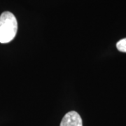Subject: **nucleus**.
I'll return each mask as SVG.
<instances>
[{
	"label": "nucleus",
	"mask_w": 126,
	"mask_h": 126,
	"mask_svg": "<svg viewBox=\"0 0 126 126\" xmlns=\"http://www.w3.org/2000/svg\"><path fill=\"white\" fill-rule=\"evenodd\" d=\"M18 31V22L12 13L5 11L0 16V43L6 44L14 39Z\"/></svg>",
	"instance_id": "nucleus-1"
},
{
	"label": "nucleus",
	"mask_w": 126,
	"mask_h": 126,
	"mask_svg": "<svg viewBox=\"0 0 126 126\" xmlns=\"http://www.w3.org/2000/svg\"><path fill=\"white\" fill-rule=\"evenodd\" d=\"M60 126H83V122L80 115L77 111H72L64 115Z\"/></svg>",
	"instance_id": "nucleus-2"
},
{
	"label": "nucleus",
	"mask_w": 126,
	"mask_h": 126,
	"mask_svg": "<svg viewBox=\"0 0 126 126\" xmlns=\"http://www.w3.org/2000/svg\"><path fill=\"white\" fill-rule=\"evenodd\" d=\"M116 47L119 51L123 53H126V38L119 41L116 44Z\"/></svg>",
	"instance_id": "nucleus-3"
}]
</instances>
